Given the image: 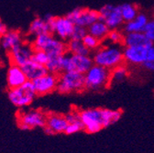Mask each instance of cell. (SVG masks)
Listing matches in <instances>:
<instances>
[{
  "label": "cell",
  "mask_w": 154,
  "mask_h": 153,
  "mask_svg": "<svg viewBox=\"0 0 154 153\" xmlns=\"http://www.w3.org/2000/svg\"><path fill=\"white\" fill-rule=\"evenodd\" d=\"M27 81L29 80L21 66L11 63L7 72V84L8 89L21 86Z\"/></svg>",
  "instance_id": "16"
},
{
  "label": "cell",
  "mask_w": 154,
  "mask_h": 153,
  "mask_svg": "<svg viewBox=\"0 0 154 153\" xmlns=\"http://www.w3.org/2000/svg\"><path fill=\"white\" fill-rule=\"evenodd\" d=\"M67 51L72 54L78 55H89L90 50L85 46L82 41L70 39L67 43Z\"/></svg>",
  "instance_id": "25"
},
{
  "label": "cell",
  "mask_w": 154,
  "mask_h": 153,
  "mask_svg": "<svg viewBox=\"0 0 154 153\" xmlns=\"http://www.w3.org/2000/svg\"><path fill=\"white\" fill-rule=\"evenodd\" d=\"M94 64L89 55L65 53L63 56V72H76L85 74Z\"/></svg>",
  "instance_id": "7"
},
{
  "label": "cell",
  "mask_w": 154,
  "mask_h": 153,
  "mask_svg": "<svg viewBox=\"0 0 154 153\" xmlns=\"http://www.w3.org/2000/svg\"><path fill=\"white\" fill-rule=\"evenodd\" d=\"M31 44L34 50H44L50 57L61 56L68 52L67 43L59 38H55L51 33H45L34 37Z\"/></svg>",
  "instance_id": "2"
},
{
  "label": "cell",
  "mask_w": 154,
  "mask_h": 153,
  "mask_svg": "<svg viewBox=\"0 0 154 153\" xmlns=\"http://www.w3.org/2000/svg\"><path fill=\"white\" fill-rule=\"evenodd\" d=\"M144 33L146 34V36H147V38H148V40H149L151 43L154 44V30L146 31V32H144Z\"/></svg>",
  "instance_id": "36"
},
{
  "label": "cell",
  "mask_w": 154,
  "mask_h": 153,
  "mask_svg": "<svg viewBox=\"0 0 154 153\" xmlns=\"http://www.w3.org/2000/svg\"><path fill=\"white\" fill-rule=\"evenodd\" d=\"M123 38L124 36L116 29H110L106 39L112 44H119L123 42Z\"/></svg>",
  "instance_id": "31"
},
{
  "label": "cell",
  "mask_w": 154,
  "mask_h": 153,
  "mask_svg": "<svg viewBox=\"0 0 154 153\" xmlns=\"http://www.w3.org/2000/svg\"><path fill=\"white\" fill-rule=\"evenodd\" d=\"M88 33L94 36L95 38H97L99 41L106 40V38L110 31V29L107 27V25L101 20H98L97 21H95L93 23L91 26L87 28Z\"/></svg>",
  "instance_id": "23"
},
{
  "label": "cell",
  "mask_w": 154,
  "mask_h": 153,
  "mask_svg": "<svg viewBox=\"0 0 154 153\" xmlns=\"http://www.w3.org/2000/svg\"><path fill=\"white\" fill-rule=\"evenodd\" d=\"M117 45H106L96 50L93 56L94 63L108 70L122 64L125 61L123 50Z\"/></svg>",
  "instance_id": "1"
},
{
  "label": "cell",
  "mask_w": 154,
  "mask_h": 153,
  "mask_svg": "<svg viewBox=\"0 0 154 153\" xmlns=\"http://www.w3.org/2000/svg\"><path fill=\"white\" fill-rule=\"evenodd\" d=\"M50 59V56L49 54L42 50H34L33 55H32V58L31 60H33L34 62L40 63L42 65H46L47 63L49 62Z\"/></svg>",
  "instance_id": "30"
},
{
  "label": "cell",
  "mask_w": 154,
  "mask_h": 153,
  "mask_svg": "<svg viewBox=\"0 0 154 153\" xmlns=\"http://www.w3.org/2000/svg\"><path fill=\"white\" fill-rule=\"evenodd\" d=\"M68 126V121L65 116L58 114H49L47 115L46 126L43 127L45 133L47 134H56V133H64Z\"/></svg>",
  "instance_id": "15"
},
{
  "label": "cell",
  "mask_w": 154,
  "mask_h": 153,
  "mask_svg": "<svg viewBox=\"0 0 154 153\" xmlns=\"http://www.w3.org/2000/svg\"><path fill=\"white\" fill-rule=\"evenodd\" d=\"M21 68L24 71L29 81H33L37 79L38 77H40V76L48 72L45 65H42L40 63L34 62L33 60L29 61L27 63L22 65Z\"/></svg>",
  "instance_id": "18"
},
{
  "label": "cell",
  "mask_w": 154,
  "mask_h": 153,
  "mask_svg": "<svg viewBox=\"0 0 154 153\" xmlns=\"http://www.w3.org/2000/svg\"><path fill=\"white\" fill-rule=\"evenodd\" d=\"M9 101L17 107L23 108L29 106L37 96L31 81H27L21 86L9 89L8 92Z\"/></svg>",
  "instance_id": "3"
},
{
  "label": "cell",
  "mask_w": 154,
  "mask_h": 153,
  "mask_svg": "<svg viewBox=\"0 0 154 153\" xmlns=\"http://www.w3.org/2000/svg\"><path fill=\"white\" fill-rule=\"evenodd\" d=\"M47 115L41 110H29L20 112L17 116L18 127L22 130H30L36 127H44L46 126Z\"/></svg>",
  "instance_id": "8"
},
{
  "label": "cell",
  "mask_w": 154,
  "mask_h": 153,
  "mask_svg": "<svg viewBox=\"0 0 154 153\" xmlns=\"http://www.w3.org/2000/svg\"><path fill=\"white\" fill-rule=\"evenodd\" d=\"M75 25L72 20L65 17H55L51 25V31L57 38L63 41H69L72 37Z\"/></svg>",
  "instance_id": "14"
},
{
  "label": "cell",
  "mask_w": 154,
  "mask_h": 153,
  "mask_svg": "<svg viewBox=\"0 0 154 153\" xmlns=\"http://www.w3.org/2000/svg\"><path fill=\"white\" fill-rule=\"evenodd\" d=\"M65 118L68 121V126L64 133L67 135H72L84 129V125L81 121L79 112H70L66 115Z\"/></svg>",
  "instance_id": "22"
},
{
  "label": "cell",
  "mask_w": 154,
  "mask_h": 153,
  "mask_svg": "<svg viewBox=\"0 0 154 153\" xmlns=\"http://www.w3.org/2000/svg\"><path fill=\"white\" fill-rule=\"evenodd\" d=\"M87 33H88V30H87L86 28H84V27H81V26H75L74 29H73L71 39L82 41Z\"/></svg>",
  "instance_id": "32"
},
{
  "label": "cell",
  "mask_w": 154,
  "mask_h": 153,
  "mask_svg": "<svg viewBox=\"0 0 154 153\" xmlns=\"http://www.w3.org/2000/svg\"><path fill=\"white\" fill-rule=\"evenodd\" d=\"M82 41L89 50H93L97 49L100 45V42H101V41H99L97 38H95L94 36H93L89 33H87L85 36V38L82 40Z\"/></svg>",
  "instance_id": "29"
},
{
  "label": "cell",
  "mask_w": 154,
  "mask_h": 153,
  "mask_svg": "<svg viewBox=\"0 0 154 153\" xmlns=\"http://www.w3.org/2000/svg\"><path fill=\"white\" fill-rule=\"evenodd\" d=\"M148 43H151L144 32H128L123 38L122 44L125 47L140 46Z\"/></svg>",
  "instance_id": "19"
},
{
  "label": "cell",
  "mask_w": 154,
  "mask_h": 153,
  "mask_svg": "<svg viewBox=\"0 0 154 153\" xmlns=\"http://www.w3.org/2000/svg\"><path fill=\"white\" fill-rule=\"evenodd\" d=\"M110 84V70L100 65L93 66L85 73V85L86 89L99 90Z\"/></svg>",
  "instance_id": "4"
},
{
  "label": "cell",
  "mask_w": 154,
  "mask_h": 153,
  "mask_svg": "<svg viewBox=\"0 0 154 153\" xmlns=\"http://www.w3.org/2000/svg\"><path fill=\"white\" fill-rule=\"evenodd\" d=\"M124 60L131 64L140 65L154 59V44L148 43L140 46H130L123 49Z\"/></svg>",
  "instance_id": "6"
},
{
  "label": "cell",
  "mask_w": 154,
  "mask_h": 153,
  "mask_svg": "<svg viewBox=\"0 0 154 153\" xmlns=\"http://www.w3.org/2000/svg\"><path fill=\"white\" fill-rule=\"evenodd\" d=\"M84 129L88 133H96L103 128L101 109H86L79 112Z\"/></svg>",
  "instance_id": "11"
},
{
  "label": "cell",
  "mask_w": 154,
  "mask_h": 153,
  "mask_svg": "<svg viewBox=\"0 0 154 153\" xmlns=\"http://www.w3.org/2000/svg\"><path fill=\"white\" fill-rule=\"evenodd\" d=\"M25 41V38L20 31L17 29H10L0 37V46L6 51H9Z\"/></svg>",
  "instance_id": "17"
},
{
  "label": "cell",
  "mask_w": 154,
  "mask_h": 153,
  "mask_svg": "<svg viewBox=\"0 0 154 153\" xmlns=\"http://www.w3.org/2000/svg\"><path fill=\"white\" fill-rule=\"evenodd\" d=\"M28 33L29 36H32L34 38L42 34L51 33V31L48 22L44 20V17H36L29 24Z\"/></svg>",
  "instance_id": "20"
},
{
  "label": "cell",
  "mask_w": 154,
  "mask_h": 153,
  "mask_svg": "<svg viewBox=\"0 0 154 153\" xmlns=\"http://www.w3.org/2000/svg\"><path fill=\"white\" fill-rule=\"evenodd\" d=\"M85 88V74L76 72H63L59 74L57 91L61 93L80 92Z\"/></svg>",
  "instance_id": "5"
},
{
  "label": "cell",
  "mask_w": 154,
  "mask_h": 153,
  "mask_svg": "<svg viewBox=\"0 0 154 153\" xmlns=\"http://www.w3.org/2000/svg\"><path fill=\"white\" fill-rule=\"evenodd\" d=\"M58 80H59V74L48 72L31 82L37 95H44L57 89Z\"/></svg>",
  "instance_id": "12"
},
{
  "label": "cell",
  "mask_w": 154,
  "mask_h": 153,
  "mask_svg": "<svg viewBox=\"0 0 154 153\" xmlns=\"http://www.w3.org/2000/svg\"><path fill=\"white\" fill-rule=\"evenodd\" d=\"M99 20H103L110 29H116L122 25L123 18L120 13L119 6L105 5L100 8Z\"/></svg>",
  "instance_id": "13"
},
{
  "label": "cell",
  "mask_w": 154,
  "mask_h": 153,
  "mask_svg": "<svg viewBox=\"0 0 154 153\" xmlns=\"http://www.w3.org/2000/svg\"><path fill=\"white\" fill-rule=\"evenodd\" d=\"M149 18L145 14L140 13L138 16L132 20L131 21L126 22L124 26V30L126 33L128 32H144L146 24Z\"/></svg>",
  "instance_id": "21"
},
{
  "label": "cell",
  "mask_w": 154,
  "mask_h": 153,
  "mask_svg": "<svg viewBox=\"0 0 154 153\" xmlns=\"http://www.w3.org/2000/svg\"><path fill=\"white\" fill-rule=\"evenodd\" d=\"M121 118V112L119 110L101 109V120L103 127H106L116 122Z\"/></svg>",
  "instance_id": "24"
},
{
  "label": "cell",
  "mask_w": 154,
  "mask_h": 153,
  "mask_svg": "<svg viewBox=\"0 0 154 153\" xmlns=\"http://www.w3.org/2000/svg\"><path fill=\"white\" fill-rule=\"evenodd\" d=\"M119 9H120V13H121L122 18H123V21H125V22L131 21L139 14L138 8L130 3H126V4L120 5Z\"/></svg>",
  "instance_id": "26"
},
{
  "label": "cell",
  "mask_w": 154,
  "mask_h": 153,
  "mask_svg": "<svg viewBox=\"0 0 154 153\" xmlns=\"http://www.w3.org/2000/svg\"><path fill=\"white\" fill-rule=\"evenodd\" d=\"M66 17L73 22L75 26H81L84 28H88L93 23L99 20V12L93 9L76 8L70 11Z\"/></svg>",
  "instance_id": "9"
},
{
  "label": "cell",
  "mask_w": 154,
  "mask_h": 153,
  "mask_svg": "<svg viewBox=\"0 0 154 153\" xmlns=\"http://www.w3.org/2000/svg\"><path fill=\"white\" fill-rule=\"evenodd\" d=\"M149 30H154V18H153V20H148V22L146 24V27H145V29H144V32L149 31Z\"/></svg>",
  "instance_id": "34"
},
{
  "label": "cell",
  "mask_w": 154,
  "mask_h": 153,
  "mask_svg": "<svg viewBox=\"0 0 154 153\" xmlns=\"http://www.w3.org/2000/svg\"><path fill=\"white\" fill-rule=\"evenodd\" d=\"M128 74L127 67L122 63L110 70V82L119 83L124 81Z\"/></svg>",
  "instance_id": "28"
},
{
  "label": "cell",
  "mask_w": 154,
  "mask_h": 153,
  "mask_svg": "<svg viewBox=\"0 0 154 153\" xmlns=\"http://www.w3.org/2000/svg\"><path fill=\"white\" fill-rule=\"evenodd\" d=\"M8 30V27L6 26V24L3 23V22L1 21V20H0V37L3 36Z\"/></svg>",
  "instance_id": "35"
},
{
  "label": "cell",
  "mask_w": 154,
  "mask_h": 153,
  "mask_svg": "<svg viewBox=\"0 0 154 153\" xmlns=\"http://www.w3.org/2000/svg\"><path fill=\"white\" fill-rule=\"evenodd\" d=\"M33 52L34 49L31 42L25 41L8 51V55L10 63L22 66L31 60Z\"/></svg>",
  "instance_id": "10"
},
{
  "label": "cell",
  "mask_w": 154,
  "mask_h": 153,
  "mask_svg": "<svg viewBox=\"0 0 154 153\" xmlns=\"http://www.w3.org/2000/svg\"><path fill=\"white\" fill-rule=\"evenodd\" d=\"M63 55L50 57L49 62L45 65L49 72L55 74H60L63 72Z\"/></svg>",
  "instance_id": "27"
},
{
  "label": "cell",
  "mask_w": 154,
  "mask_h": 153,
  "mask_svg": "<svg viewBox=\"0 0 154 153\" xmlns=\"http://www.w3.org/2000/svg\"><path fill=\"white\" fill-rule=\"evenodd\" d=\"M142 65H143V67H144L145 69H147L148 71L154 72V59L151 60V61H148V62L144 63Z\"/></svg>",
  "instance_id": "33"
}]
</instances>
